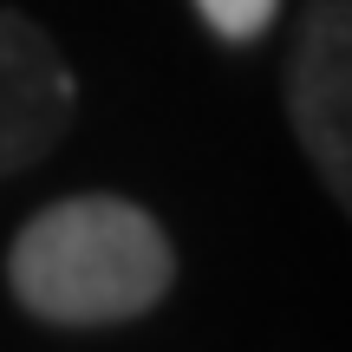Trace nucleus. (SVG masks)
<instances>
[{
    "mask_svg": "<svg viewBox=\"0 0 352 352\" xmlns=\"http://www.w3.org/2000/svg\"><path fill=\"white\" fill-rule=\"evenodd\" d=\"M7 280L52 327H111L151 314L176 280L170 235L124 196H65L20 228Z\"/></svg>",
    "mask_w": 352,
    "mask_h": 352,
    "instance_id": "nucleus-1",
    "label": "nucleus"
},
{
    "mask_svg": "<svg viewBox=\"0 0 352 352\" xmlns=\"http://www.w3.org/2000/svg\"><path fill=\"white\" fill-rule=\"evenodd\" d=\"M78 118V78L46 26L0 7V176L33 170Z\"/></svg>",
    "mask_w": 352,
    "mask_h": 352,
    "instance_id": "nucleus-2",
    "label": "nucleus"
},
{
    "mask_svg": "<svg viewBox=\"0 0 352 352\" xmlns=\"http://www.w3.org/2000/svg\"><path fill=\"white\" fill-rule=\"evenodd\" d=\"M196 13L222 39H254V33H267V20L280 13V0H196Z\"/></svg>",
    "mask_w": 352,
    "mask_h": 352,
    "instance_id": "nucleus-4",
    "label": "nucleus"
},
{
    "mask_svg": "<svg viewBox=\"0 0 352 352\" xmlns=\"http://www.w3.org/2000/svg\"><path fill=\"white\" fill-rule=\"evenodd\" d=\"M287 104H294V131H300L314 170L327 176L333 196H352V13L346 0H314L300 20V39H294V72H287Z\"/></svg>",
    "mask_w": 352,
    "mask_h": 352,
    "instance_id": "nucleus-3",
    "label": "nucleus"
}]
</instances>
